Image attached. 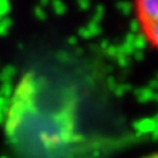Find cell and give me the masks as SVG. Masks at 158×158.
Wrapping results in <instances>:
<instances>
[{
  "label": "cell",
  "mask_w": 158,
  "mask_h": 158,
  "mask_svg": "<svg viewBox=\"0 0 158 158\" xmlns=\"http://www.w3.org/2000/svg\"><path fill=\"white\" fill-rule=\"evenodd\" d=\"M133 14L144 43L158 53V0H133Z\"/></svg>",
  "instance_id": "cell-1"
}]
</instances>
